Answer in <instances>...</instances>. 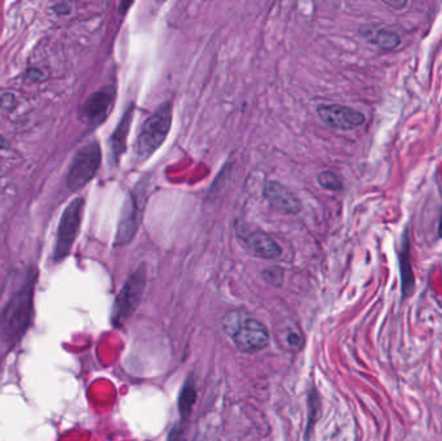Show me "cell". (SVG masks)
Wrapping results in <instances>:
<instances>
[{"instance_id": "6da1fadb", "label": "cell", "mask_w": 442, "mask_h": 441, "mask_svg": "<svg viewBox=\"0 0 442 441\" xmlns=\"http://www.w3.org/2000/svg\"><path fill=\"white\" fill-rule=\"evenodd\" d=\"M221 327L237 348L244 353L265 350L270 342L267 327L244 310H229L222 316Z\"/></svg>"}, {"instance_id": "7a4b0ae2", "label": "cell", "mask_w": 442, "mask_h": 441, "mask_svg": "<svg viewBox=\"0 0 442 441\" xmlns=\"http://www.w3.org/2000/svg\"><path fill=\"white\" fill-rule=\"evenodd\" d=\"M35 274L26 278L23 288L9 299L0 313V333L8 343H15L29 329L34 313Z\"/></svg>"}, {"instance_id": "3957f363", "label": "cell", "mask_w": 442, "mask_h": 441, "mask_svg": "<svg viewBox=\"0 0 442 441\" xmlns=\"http://www.w3.org/2000/svg\"><path fill=\"white\" fill-rule=\"evenodd\" d=\"M172 123V105L171 102H165L158 107L149 118L143 123L138 143H136V155L140 160H146L157 152L160 145L167 139L168 132Z\"/></svg>"}, {"instance_id": "277c9868", "label": "cell", "mask_w": 442, "mask_h": 441, "mask_svg": "<svg viewBox=\"0 0 442 441\" xmlns=\"http://www.w3.org/2000/svg\"><path fill=\"white\" fill-rule=\"evenodd\" d=\"M145 286V266H141L131 274L129 280L123 285L119 294L115 298L112 312V322L114 327H123L138 310L144 295Z\"/></svg>"}, {"instance_id": "5b68a950", "label": "cell", "mask_w": 442, "mask_h": 441, "mask_svg": "<svg viewBox=\"0 0 442 441\" xmlns=\"http://www.w3.org/2000/svg\"><path fill=\"white\" fill-rule=\"evenodd\" d=\"M83 210L84 199L82 197L73 199L64 210L54 245V260L56 263L66 258L76 244V237L80 230Z\"/></svg>"}, {"instance_id": "8992f818", "label": "cell", "mask_w": 442, "mask_h": 441, "mask_svg": "<svg viewBox=\"0 0 442 441\" xmlns=\"http://www.w3.org/2000/svg\"><path fill=\"white\" fill-rule=\"evenodd\" d=\"M101 148L97 141L84 145L76 153L66 175L70 190H79L91 182L101 166Z\"/></svg>"}, {"instance_id": "52a82bcc", "label": "cell", "mask_w": 442, "mask_h": 441, "mask_svg": "<svg viewBox=\"0 0 442 441\" xmlns=\"http://www.w3.org/2000/svg\"><path fill=\"white\" fill-rule=\"evenodd\" d=\"M317 114L320 117L321 121L330 129H342V131L359 129L366 121L365 115L359 110H356L351 107H345V105H339V104H328V105L322 104L317 107Z\"/></svg>"}, {"instance_id": "ba28073f", "label": "cell", "mask_w": 442, "mask_h": 441, "mask_svg": "<svg viewBox=\"0 0 442 441\" xmlns=\"http://www.w3.org/2000/svg\"><path fill=\"white\" fill-rule=\"evenodd\" d=\"M114 88L110 86L102 87L84 101L79 114L85 122L97 126L107 119L114 104Z\"/></svg>"}, {"instance_id": "9c48e42d", "label": "cell", "mask_w": 442, "mask_h": 441, "mask_svg": "<svg viewBox=\"0 0 442 441\" xmlns=\"http://www.w3.org/2000/svg\"><path fill=\"white\" fill-rule=\"evenodd\" d=\"M263 194L269 205L281 213L295 215L301 211V202L299 201V198L282 184L269 182L265 184Z\"/></svg>"}, {"instance_id": "30bf717a", "label": "cell", "mask_w": 442, "mask_h": 441, "mask_svg": "<svg viewBox=\"0 0 442 441\" xmlns=\"http://www.w3.org/2000/svg\"><path fill=\"white\" fill-rule=\"evenodd\" d=\"M140 205H138V197L131 196L127 198L126 205L123 208L122 218L118 225V232L115 237V245H126L133 240V237L138 232V224H140Z\"/></svg>"}, {"instance_id": "8fae6325", "label": "cell", "mask_w": 442, "mask_h": 441, "mask_svg": "<svg viewBox=\"0 0 442 441\" xmlns=\"http://www.w3.org/2000/svg\"><path fill=\"white\" fill-rule=\"evenodd\" d=\"M241 240H244L246 247L259 258L278 259L282 255V249L278 242L264 232L244 233Z\"/></svg>"}, {"instance_id": "7c38bea8", "label": "cell", "mask_w": 442, "mask_h": 441, "mask_svg": "<svg viewBox=\"0 0 442 441\" xmlns=\"http://www.w3.org/2000/svg\"><path fill=\"white\" fill-rule=\"evenodd\" d=\"M133 105L124 112L121 121L118 123V126L115 127L114 132L112 134L110 137V151H112V157L115 162H118L119 158L122 157L123 153L126 152L127 148V136L130 132L131 123L133 118Z\"/></svg>"}, {"instance_id": "4fadbf2b", "label": "cell", "mask_w": 442, "mask_h": 441, "mask_svg": "<svg viewBox=\"0 0 442 441\" xmlns=\"http://www.w3.org/2000/svg\"><path fill=\"white\" fill-rule=\"evenodd\" d=\"M361 35L373 46L383 51H392L401 43V38L396 31L383 26H367L361 30Z\"/></svg>"}, {"instance_id": "5bb4252c", "label": "cell", "mask_w": 442, "mask_h": 441, "mask_svg": "<svg viewBox=\"0 0 442 441\" xmlns=\"http://www.w3.org/2000/svg\"><path fill=\"white\" fill-rule=\"evenodd\" d=\"M275 339L281 346V348L290 351V352H297L301 350L304 344L303 333L294 324H283L281 327H277Z\"/></svg>"}, {"instance_id": "9a60e30c", "label": "cell", "mask_w": 442, "mask_h": 441, "mask_svg": "<svg viewBox=\"0 0 442 441\" xmlns=\"http://www.w3.org/2000/svg\"><path fill=\"white\" fill-rule=\"evenodd\" d=\"M196 401H197L196 382L191 377H189V380L185 382L180 396H179V411H180L183 419H186L191 416Z\"/></svg>"}, {"instance_id": "2e32d148", "label": "cell", "mask_w": 442, "mask_h": 441, "mask_svg": "<svg viewBox=\"0 0 442 441\" xmlns=\"http://www.w3.org/2000/svg\"><path fill=\"white\" fill-rule=\"evenodd\" d=\"M321 400L317 389L313 387L311 395L308 397V422L305 428V440L309 441L312 434L313 427L316 426L317 419L320 417Z\"/></svg>"}, {"instance_id": "e0dca14e", "label": "cell", "mask_w": 442, "mask_h": 441, "mask_svg": "<svg viewBox=\"0 0 442 441\" xmlns=\"http://www.w3.org/2000/svg\"><path fill=\"white\" fill-rule=\"evenodd\" d=\"M317 180L321 187L325 189L331 190V192L343 189V180L340 179V176L333 171H322L317 177Z\"/></svg>"}, {"instance_id": "ac0fdd59", "label": "cell", "mask_w": 442, "mask_h": 441, "mask_svg": "<svg viewBox=\"0 0 442 441\" xmlns=\"http://www.w3.org/2000/svg\"><path fill=\"white\" fill-rule=\"evenodd\" d=\"M283 276H285V272H283L282 268H280V266H270L263 272V277L265 278V281L273 285V286L282 285Z\"/></svg>"}, {"instance_id": "d6986e66", "label": "cell", "mask_w": 442, "mask_h": 441, "mask_svg": "<svg viewBox=\"0 0 442 441\" xmlns=\"http://www.w3.org/2000/svg\"><path fill=\"white\" fill-rule=\"evenodd\" d=\"M17 105V99L12 92H3L0 93V110L9 112L15 109Z\"/></svg>"}, {"instance_id": "ffe728a7", "label": "cell", "mask_w": 442, "mask_h": 441, "mask_svg": "<svg viewBox=\"0 0 442 441\" xmlns=\"http://www.w3.org/2000/svg\"><path fill=\"white\" fill-rule=\"evenodd\" d=\"M407 4V1H400V0H392V1H386V6H388L390 8H397V9H401Z\"/></svg>"}, {"instance_id": "44dd1931", "label": "cell", "mask_w": 442, "mask_h": 441, "mask_svg": "<svg viewBox=\"0 0 442 441\" xmlns=\"http://www.w3.org/2000/svg\"><path fill=\"white\" fill-rule=\"evenodd\" d=\"M438 235H440V237H442V216L441 221H440V225H438Z\"/></svg>"}, {"instance_id": "7402d4cb", "label": "cell", "mask_w": 442, "mask_h": 441, "mask_svg": "<svg viewBox=\"0 0 442 441\" xmlns=\"http://www.w3.org/2000/svg\"><path fill=\"white\" fill-rule=\"evenodd\" d=\"M3 145H4V139H3V137L0 136V148H1V146H3Z\"/></svg>"}]
</instances>
